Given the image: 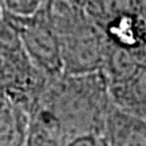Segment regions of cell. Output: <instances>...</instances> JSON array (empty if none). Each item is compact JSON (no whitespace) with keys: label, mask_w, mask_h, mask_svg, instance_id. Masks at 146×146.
Instances as JSON below:
<instances>
[{"label":"cell","mask_w":146,"mask_h":146,"mask_svg":"<svg viewBox=\"0 0 146 146\" xmlns=\"http://www.w3.org/2000/svg\"><path fill=\"white\" fill-rule=\"evenodd\" d=\"M25 146H58V145H54L52 142L43 141V139H39V138H35V137L27 135V141Z\"/></svg>","instance_id":"12"},{"label":"cell","mask_w":146,"mask_h":146,"mask_svg":"<svg viewBox=\"0 0 146 146\" xmlns=\"http://www.w3.org/2000/svg\"><path fill=\"white\" fill-rule=\"evenodd\" d=\"M108 92L114 107L146 118V65L139 66L129 80L108 85Z\"/></svg>","instance_id":"7"},{"label":"cell","mask_w":146,"mask_h":146,"mask_svg":"<svg viewBox=\"0 0 146 146\" xmlns=\"http://www.w3.org/2000/svg\"><path fill=\"white\" fill-rule=\"evenodd\" d=\"M65 146H104V141H103V137L83 135L69 141Z\"/></svg>","instance_id":"11"},{"label":"cell","mask_w":146,"mask_h":146,"mask_svg":"<svg viewBox=\"0 0 146 146\" xmlns=\"http://www.w3.org/2000/svg\"><path fill=\"white\" fill-rule=\"evenodd\" d=\"M30 112L0 92V146H25Z\"/></svg>","instance_id":"6"},{"label":"cell","mask_w":146,"mask_h":146,"mask_svg":"<svg viewBox=\"0 0 146 146\" xmlns=\"http://www.w3.org/2000/svg\"><path fill=\"white\" fill-rule=\"evenodd\" d=\"M104 146H106V145H104Z\"/></svg>","instance_id":"15"},{"label":"cell","mask_w":146,"mask_h":146,"mask_svg":"<svg viewBox=\"0 0 146 146\" xmlns=\"http://www.w3.org/2000/svg\"><path fill=\"white\" fill-rule=\"evenodd\" d=\"M53 33L60 43L62 74L102 72L106 39L83 8H74L61 16L53 27Z\"/></svg>","instance_id":"2"},{"label":"cell","mask_w":146,"mask_h":146,"mask_svg":"<svg viewBox=\"0 0 146 146\" xmlns=\"http://www.w3.org/2000/svg\"><path fill=\"white\" fill-rule=\"evenodd\" d=\"M7 15L15 26L21 46L30 62L49 78L61 76L62 61L60 43L41 11L30 16H15L8 12Z\"/></svg>","instance_id":"3"},{"label":"cell","mask_w":146,"mask_h":146,"mask_svg":"<svg viewBox=\"0 0 146 146\" xmlns=\"http://www.w3.org/2000/svg\"><path fill=\"white\" fill-rule=\"evenodd\" d=\"M5 14V8H4V4H3V0H0V21L3 19V16Z\"/></svg>","instance_id":"14"},{"label":"cell","mask_w":146,"mask_h":146,"mask_svg":"<svg viewBox=\"0 0 146 146\" xmlns=\"http://www.w3.org/2000/svg\"><path fill=\"white\" fill-rule=\"evenodd\" d=\"M112 107L102 72L50 78L30 111L29 135L65 146L83 135L103 137Z\"/></svg>","instance_id":"1"},{"label":"cell","mask_w":146,"mask_h":146,"mask_svg":"<svg viewBox=\"0 0 146 146\" xmlns=\"http://www.w3.org/2000/svg\"><path fill=\"white\" fill-rule=\"evenodd\" d=\"M106 39V38H104ZM141 66L138 50H126L111 45L106 41V53L102 73L108 85L120 84L129 78Z\"/></svg>","instance_id":"8"},{"label":"cell","mask_w":146,"mask_h":146,"mask_svg":"<svg viewBox=\"0 0 146 146\" xmlns=\"http://www.w3.org/2000/svg\"><path fill=\"white\" fill-rule=\"evenodd\" d=\"M65 1H68V3H70L73 5H77L80 8H83L84 3H85V0H65Z\"/></svg>","instance_id":"13"},{"label":"cell","mask_w":146,"mask_h":146,"mask_svg":"<svg viewBox=\"0 0 146 146\" xmlns=\"http://www.w3.org/2000/svg\"><path fill=\"white\" fill-rule=\"evenodd\" d=\"M83 11L95 27L102 31V29L116 16L135 10L133 0H85Z\"/></svg>","instance_id":"9"},{"label":"cell","mask_w":146,"mask_h":146,"mask_svg":"<svg viewBox=\"0 0 146 146\" xmlns=\"http://www.w3.org/2000/svg\"><path fill=\"white\" fill-rule=\"evenodd\" d=\"M100 33L111 45L137 52L146 42V21L135 11H129L107 23Z\"/></svg>","instance_id":"5"},{"label":"cell","mask_w":146,"mask_h":146,"mask_svg":"<svg viewBox=\"0 0 146 146\" xmlns=\"http://www.w3.org/2000/svg\"><path fill=\"white\" fill-rule=\"evenodd\" d=\"M45 0H3L5 11L15 16H30L39 11Z\"/></svg>","instance_id":"10"},{"label":"cell","mask_w":146,"mask_h":146,"mask_svg":"<svg viewBox=\"0 0 146 146\" xmlns=\"http://www.w3.org/2000/svg\"><path fill=\"white\" fill-rule=\"evenodd\" d=\"M103 141L106 146H146V118L112 106L106 120Z\"/></svg>","instance_id":"4"}]
</instances>
